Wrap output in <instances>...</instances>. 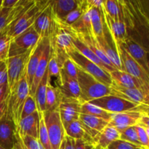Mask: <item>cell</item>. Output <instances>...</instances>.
<instances>
[{
  "label": "cell",
  "instance_id": "obj_41",
  "mask_svg": "<svg viewBox=\"0 0 149 149\" xmlns=\"http://www.w3.org/2000/svg\"><path fill=\"white\" fill-rule=\"evenodd\" d=\"M36 111H37V107H36L35 99L34 97L29 95L23 105V110H22L21 115H20V119L28 116H30Z\"/></svg>",
  "mask_w": 149,
  "mask_h": 149
},
{
  "label": "cell",
  "instance_id": "obj_8",
  "mask_svg": "<svg viewBox=\"0 0 149 149\" xmlns=\"http://www.w3.org/2000/svg\"><path fill=\"white\" fill-rule=\"evenodd\" d=\"M40 41V37L32 26L20 35L12 39L8 58L20 55L33 49Z\"/></svg>",
  "mask_w": 149,
  "mask_h": 149
},
{
  "label": "cell",
  "instance_id": "obj_35",
  "mask_svg": "<svg viewBox=\"0 0 149 149\" xmlns=\"http://www.w3.org/2000/svg\"><path fill=\"white\" fill-rule=\"evenodd\" d=\"M71 27L72 28L74 31L77 32V33L93 34L90 10L84 13V15L77 21H76L75 23L71 25Z\"/></svg>",
  "mask_w": 149,
  "mask_h": 149
},
{
  "label": "cell",
  "instance_id": "obj_57",
  "mask_svg": "<svg viewBox=\"0 0 149 149\" xmlns=\"http://www.w3.org/2000/svg\"><path fill=\"white\" fill-rule=\"evenodd\" d=\"M144 128H145L146 131L147 135H148V138H149V128H147V127H144Z\"/></svg>",
  "mask_w": 149,
  "mask_h": 149
},
{
  "label": "cell",
  "instance_id": "obj_27",
  "mask_svg": "<svg viewBox=\"0 0 149 149\" xmlns=\"http://www.w3.org/2000/svg\"><path fill=\"white\" fill-rule=\"evenodd\" d=\"M51 7L55 15L63 20L79 4V0H55L50 1Z\"/></svg>",
  "mask_w": 149,
  "mask_h": 149
},
{
  "label": "cell",
  "instance_id": "obj_4",
  "mask_svg": "<svg viewBox=\"0 0 149 149\" xmlns=\"http://www.w3.org/2000/svg\"><path fill=\"white\" fill-rule=\"evenodd\" d=\"M30 95V87L26 79V72L17 83L15 89L10 93L8 97L7 113L10 114L17 130V125L20 120V115L23 105L28 96Z\"/></svg>",
  "mask_w": 149,
  "mask_h": 149
},
{
  "label": "cell",
  "instance_id": "obj_3",
  "mask_svg": "<svg viewBox=\"0 0 149 149\" xmlns=\"http://www.w3.org/2000/svg\"><path fill=\"white\" fill-rule=\"evenodd\" d=\"M77 80L81 91L79 100L82 103H89L95 99L111 95L110 87L100 83L79 68Z\"/></svg>",
  "mask_w": 149,
  "mask_h": 149
},
{
  "label": "cell",
  "instance_id": "obj_47",
  "mask_svg": "<svg viewBox=\"0 0 149 149\" xmlns=\"http://www.w3.org/2000/svg\"><path fill=\"white\" fill-rule=\"evenodd\" d=\"M96 146L90 144L83 140H75V149H93Z\"/></svg>",
  "mask_w": 149,
  "mask_h": 149
},
{
  "label": "cell",
  "instance_id": "obj_9",
  "mask_svg": "<svg viewBox=\"0 0 149 149\" xmlns=\"http://www.w3.org/2000/svg\"><path fill=\"white\" fill-rule=\"evenodd\" d=\"M59 18L55 15L49 4L39 15L36 17L33 26L36 33L39 34L40 39L49 38L55 33L58 26Z\"/></svg>",
  "mask_w": 149,
  "mask_h": 149
},
{
  "label": "cell",
  "instance_id": "obj_12",
  "mask_svg": "<svg viewBox=\"0 0 149 149\" xmlns=\"http://www.w3.org/2000/svg\"><path fill=\"white\" fill-rule=\"evenodd\" d=\"M143 114V113L139 110L138 108L122 113H112L111 120L109 122V126L113 127L120 132L129 127L138 125Z\"/></svg>",
  "mask_w": 149,
  "mask_h": 149
},
{
  "label": "cell",
  "instance_id": "obj_59",
  "mask_svg": "<svg viewBox=\"0 0 149 149\" xmlns=\"http://www.w3.org/2000/svg\"><path fill=\"white\" fill-rule=\"evenodd\" d=\"M148 66H149V55H148Z\"/></svg>",
  "mask_w": 149,
  "mask_h": 149
},
{
  "label": "cell",
  "instance_id": "obj_33",
  "mask_svg": "<svg viewBox=\"0 0 149 149\" xmlns=\"http://www.w3.org/2000/svg\"><path fill=\"white\" fill-rule=\"evenodd\" d=\"M88 5H87V0H79V4L76 9L71 12L69 14L67 15L62 20L65 24L68 26H71L73 23H75L76 21L79 20L81 16L90 10Z\"/></svg>",
  "mask_w": 149,
  "mask_h": 149
},
{
  "label": "cell",
  "instance_id": "obj_45",
  "mask_svg": "<svg viewBox=\"0 0 149 149\" xmlns=\"http://www.w3.org/2000/svg\"><path fill=\"white\" fill-rule=\"evenodd\" d=\"M1 2L2 0H0V32L9 24V16L12 10V9L2 8Z\"/></svg>",
  "mask_w": 149,
  "mask_h": 149
},
{
  "label": "cell",
  "instance_id": "obj_5",
  "mask_svg": "<svg viewBox=\"0 0 149 149\" xmlns=\"http://www.w3.org/2000/svg\"><path fill=\"white\" fill-rule=\"evenodd\" d=\"M68 56L76 64L77 68L91 75L100 83L107 87H110L112 84L113 81L111 77L110 73L86 58L76 49L68 53Z\"/></svg>",
  "mask_w": 149,
  "mask_h": 149
},
{
  "label": "cell",
  "instance_id": "obj_29",
  "mask_svg": "<svg viewBox=\"0 0 149 149\" xmlns=\"http://www.w3.org/2000/svg\"><path fill=\"white\" fill-rule=\"evenodd\" d=\"M90 13L92 33L93 36L96 39H101L104 36L103 33L104 20H103V11L95 7H93L90 10Z\"/></svg>",
  "mask_w": 149,
  "mask_h": 149
},
{
  "label": "cell",
  "instance_id": "obj_14",
  "mask_svg": "<svg viewBox=\"0 0 149 149\" xmlns=\"http://www.w3.org/2000/svg\"><path fill=\"white\" fill-rule=\"evenodd\" d=\"M81 105L82 103L79 99H69L63 96L61 97L58 111L63 125H65L73 121L79 120Z\"/></svg>",
  "mask_w": 149,
  "mask_h": 149
},
{
  "label": "cell",
  "instance_id": "obj_40",
  "mask_svg": "<svg viewBox=\"0 0 149 149\" xmlns=\"http://www.w3.org/2000/svg\"><path fill=\"white\" fill-rule=\"evenodd\" d=\"M38 140L41 143L45 149H52L51 148L50 141H49V135H48L46 125L44 120L43 115L39 122V134H38Z\"/></svg>",
  "mask_w": 149,
  "mask_h": 149
},
{
  "label": "cell",
  "instance_id": "obj_28",
  "mask_svg": "<svg viewBox=\"0 0 149 149\" xmlns=\"http://www.w3.org/2000/svg\"><path fill=\"white\" fill-rule=\"evenodd\" d=\"M49 81H50V77H49L48 71L47 70L46 73L42 78V81L39 83L34 95V99L36 101L37 111L39 114L41 115H43V113L46 111L47 86Z\"/></svg>",
  "mask_w": 149,
  "mask_h": 149
},
{
  "label": "cell",
  "instance_id": "obj_48",
  "mask_svg": "<svg viewBox=\"0 0 149 149\" xmlns=\"http://www.w3.org/2000/svg\"><path fill=\"white\" fill-rule=\"evenodd\" d=\"M10 95V91H9L8 84H2L0 85V102L4 101L7 100Z\"/></svg>",
  "mask_w": 149,
  "mask_h": 149
},
{
  "label": "cell",
  "instance_id": "obj_22",
  "mask_svg": "<svg viewBox=\"0 0 149 149\" xmlns=\"http://www.w3.org/2000/svg\"><path fill=\"white\" fill-rule=\"evenodd\" d=\"M58 89L61 95L65 98L80 99L81 91L78 80L61 75L58 79Z\"/></svg>",
  "mask_w": 149,
  "mask_h": 149
},
{
  "label": "cell",
  "instance_id": "obj_60",
  "mask_svg": "<svg viewBox=\"0 0 149 149\" xmlns=\"http://www.w3.org/2000/svg\"><path fill=\"white\" fill-rule=\"evenodd\" d=\"M0 149H5V148H2V147L0 146Z\"/></svg>",
  "mask_w": 149,
  "mask_h": 149
},
{
  "label": "cell",
  "instance_id": "obj_18",
  "mask_svg": "<svg viewBox=\"0 0 149 149\" xmlns=\"http://www.w3.org/2000/svg\"><path fill=\"white\" fill-rule=\"evenodd\" d=\"M79 120L81 122L86 133L94 141L97 135L109 125V122L104 119L83 113H80Z\"/></svg>",
  "mask_w": 149,
  "mask_h": 149
},
{
  "label": "cell",
  "instance_id": "obj_51",
  "mask_svg": "<svg viewBox=\"0 0 149 149\" xmlns=\"http://www.w3.org/2000/svg\"><path fill=\"white\" fill-rule=\"evenodd\" d=\"M18 1L19 0H2L1 7L2 8L13 9Z\"/></svg>",
  "mask_w": 149,
  "mask_h": 149
},
{
  "label": "cell",
  "instance_id": "obj_21",
  "mask_svg": "<svg viewBox=\"0 0 149 149\" xmlns=\"http://www.w3.org/2000/svg\"><path fill=\"white\" fill-rule=\"evenodd\" d=\"M47 39L48 38H45V39H40L37 45L34 47L31 53L30 57H29L27 66H26V79H27L28 84L30 87L31 86L36 68L39 65V61H40L42 53H43Z\"/></svg>",
  "mask_w": 149,
  "mask_h": 149
},
{
  "label": "cell",
  "instance_id": "obj_53",
  "mask_svg": "<svg viewBox=\"0 0 149 149\" xmlns=\"http://www.w3.org/2000/svg\"><path fill=\"white\" fill-rule=\"evenodd\" d=\"M16 138H17V141L14 144L12 149H25L24 144H23V141H22L18 132H17V134H16Z\"/></svg>",
  "mask_w": 149,
  "mask_h": 149
},
{
  "label": "cell",
  "instance_id": "obj_16",
  "mask_svg": "<svg viewBox=\"0 0 149 149\" xmlns=\"http://www.w3.org/2000/svg\"><path fill=\"white\" fill-rule=\"evenodd\" d=\"M109 87L111 95L132 102L138 106H141L143 103L144 93L141 89L127 88L117 85L113 82Z\"/></svg>",
  "mask_w": 149,
  "mask_h": 149
},
{
  "label": "cell",
  "instance_id": "obj_25",
  "mask_svg": "<svg viewBox=\"0 0 149 149\" xmlns=\"http://www.w3.org/2000/svg\"><path fill=\"white\" fill-rule=\"evenodd\" d=\"M63 127L65 129V135L67 136L74 140H83L89 143L96 146L94 140L91 137L89 136L83 129L82 125L79 120L73 121L67 125H63Z\"/></svg>",
  "mask_w": 149,
  "mask_h": 149
},
{
  "label": "cell",
  "instance_id": "obj_30",
  "mask_svg": "<svg viewBox=\"0 0 149 149\" xmlns=\"http://www.w3.org/2000/svg\"><path fill=\"white\" fill-rule=\"evenodd\" d=\"M74 46L76 50H77V52H79L81 55H82L83 56L85 57L86 58H87V59L90 60V61H91L92 62L95 63L96 65L100 66V68H102L103 69L108 71V70L106 69V65H105L104 64H103V63L100 61V58H99L98 57H97V55H96L88 47L86 46L81 41H80L78 38L76 37L75 35H74ZM108 72H109V71H108Z\"/></svg>",
  "mask_w": 149,
  "mask_h": 149
},
{
  "label": "cell",
  "instance_id": "obj_39",
  "mask_svg": "<svg viewBox=\"0 0 149 149\" xmlns=\"http://www.w3.org/2000/svg\"><path fill=\"white\" fill-rule=\"evenodd\" d=\"M119 133H120V138H119L120 140L127 141V142L133 143L135 145L142 146L141 143H140L139 140H138V134H137L135 126L129 127L121 131Z\"/></svg>",
  "mask_w": 149,
  "mask_h": 149
},
{
  "label": "cell",
  "instance_id": "obj_26",
  "mask_svg": "<svg viewBox=\"0 0 149 149\" xmlns=\"http://www.w3.org/2000/svg\"><path fill=\"white\" fill-rule=\"evenodd\" d=\"M120 138V133L113 127L108 125L100 132L95 139L96 146L100 149H107L108 147L115 141Z\"/></svg>",
  "mask_w": 149,
  "mask_h": 149
},
{
  "label": "cell",
  "instance_id": "obj_63",
  "mask_svg": "<svg viewBox=\"0 0 149 149\" xmlns=\"http://www.w3.org/2000/svg\"><path fill=\"white\" fill-rule=\"evenodd\" d=\"M0 61H1V60H0Z\"/></svg>",
  "mask_w": 149,
  "mask_h": 149
},
{
  "label": "cell",
  "instance_id": "obj_15",
  "mask_svg": "<svg viewBox=\"0 0 149 149\" xmlns=\"http://www.w3.org/2000/svg\"><path fill=\"white\" fill-rule=\"evenodd\" d=\"M74 35L76 37L78 38L80 41L83 42L86 46L88 47L97 57L100 59V61L103 63L106 67V69L108 70L109 73L116 70V68L113 66L109 58L105 55L104 52L102 49L100 44L97 42V39L93 36V34H89V33H77L74 31Z\"/></svg>",
  "mask_w": 149,
  "mask_h": 149
},
{
  "label": "cell",
  "instance_id": "obj_38",
  "mask_svg": "<svg viewBox=\"0 0 149 149\" xmlns=\"http://www.w3.org/2000/svg\"><path fill=\"white\" fill-rule=\"evenodd\" d=\"M47 71L49 77H55L58 79L61 76V65L58 62L57 53L52 49H51L50 57L48 63Z\"/></svg>",
  "mask_w": 149,
  "mask_h": 149
},
{
  "label": "cell",
  "instance_id": "obj_56",
  "mask_svg": "<svg viewBox=\"0 0 149 149\" xmlns=\"http://www.w3.org/2000/svg\"><path fill=\"white\" fill-rule=\"evenodd\" d=\"M4 63H5V61H0V69H1L2 65L4 64Z\"/></svg>",
  "mask_w": 149,
  "mask_h": 149
},
{
  "label": "cell",
  "instance_id": "obj_2",
  "mask_svg": "<svg viewBox=\"0 0 149 149\" xmlns=\"http://www.w3.org/2000/svg\"><path fill=\"white\" fill-rule=\"evenodd\" d=\"M50 1H34L33 4L27 9L20 17L9 24L4 30L11 39H13L31 27L36 17L49 5Z\"/></svg>",
  "mask_w": 149,
  "mask_h": 149
},
{
  "label": "cell",
  "instance_id": "obj_20",
  "mask_svg": "<svg viewBox=\"0 0 149 149\" xmlns=\"http://www.w3.org/2000/svg\"><path fill=\"white\" fill-rule=\"evenodd\" d=\"M124 47L127 49L133 59L141 65L149 77V66L148 58V55L141 46L132 42L131 39L127 37L123 42H121Z\"/></svg>",
  "mask_w": 149,
  "mask_h": 149
},
{
  "label": "cell",
  "instance_id": "obj_19",
  "mask_svg": "<svg viewBox=\"0 0 149 149\" xmlns=\"http://www.w3.org/2000/svg\"><path fill=\"white\" fill-rule=\"evenodd\" d=\"M50 53L51 47L50 44H49V39H47L45 49H44L43 53H42V57H41L40 61H39V65H38L37 68H36L31 86L30 87V95L32 96L33 97H34V95L35 93H36V89H37L40 81H42L43 77L45 76L47 70L48 63H49Z\"/></svg>",
  "mask_w": 149,
  "mask_h": 149
},
{
  "label": "cell",
  "instance_id": "obj_54",
  "mask_svg": "<svg viewBox=\"0 0 149 149\" xmlns=\"http://www.w3.org/2000/svg\"><path fill=\"white\" fill-rule=\"evenodd\" d=\"M138 125H141V126L144 127L149 128V116L148 115L143 113L141 117V120H140L139 124Z\"/></svg>",
  "mask_w": 149,
  "mask_h": 149
},
{
  "label": "cell",
  "instance_id": "obj_61",
  "mask_svg": "<svg viewBox=\"0 0 149 149\" xmlns=\"http://www.w3.org/2000/svg\"><path fill=\"white\" fill-rule=\"evenodd\" d=\"M24 148H25V149H28L27 148H26V146H25V145H24Z\"/></svg>",
  "mask_w": 149,
  "mask_h": 149
},
{
  "label": "cell",
  "instance_id": "obj_52",
  "mask_svg": "<svg viewBox=\"0 0 149 149\" xmlns=\"http://www.w3.org/2000/svg\"><path fill=\"white\" fill-rule=\"evenodd\" d=\"M7 106H8V98L6 100H4V101L0 102V119L2 118V116L7 112Z\"/></svg>",
  "mask_w": 149,
  "mask_h": 149
},
{
  "label": "cell",
  "instance_id": "obj_1",
  "mask_svg": "<svg viewBox=\"0 0 149 149\" xmlns=\"http://www.w3.org/2000/svg\"><path fill=\"white\" fill-rule=\"evenodd\" d=\"M127 37L141 46L149 55V15L141 0H120Z\"/></svg>",
  "mask_w": 149,
  "mask_h": 149
},
{
  "label": "cell",
  "instance_id": "obj_62",
  "mask_svg": "<svg viewBox=\"0 0 149 149\" xmlns=\"http://www.w3.org/2000/svg\"><path fill=\"white\" fill-rule=\"evenodd\" d=\"M148 149H149V146H148Z\"/></svg>",
  "mask_w": 149,
  "mask_h": 149
},
{
  "label": "cell",
  "instance_id": "obj_55",
  "mask_svg": "<svg viewBox=\"0 0 149 149\" xmlns=\"http://www.w3.org/2000/svg\"><path fill=\"white\" fill-rule=\"evenodd\" d=\"M143 3L144 6H145L147 12L148 13V15H149V0L148 1H143Z\"/></svg>",
  "mask_w": 149,
  "mask_h": 149
},
{
  "label": "cell",
  "instance_id": "obj_13",
  "mask_svg": "<svg viewBox=\"0 0 149 149\" xmlns=\"http://www.w3.org/2000/svg\"><path fill=\"white\" fill-rule=\"evenodd\" d=\"M17 127L7 111L0 119V146L5 149H12L17 141Z\"/></svg>",
  "mask_w": 149,
  "mask_h": 149
},
{
  "label": "cell",
  "instance_id": "obj_24",
  "mask_svg": "<svg viewBox=\"0 0 149 149\" xmlns=\"http://www.w3.org/2000/svg\"><path fill=\"white\" fill-rule=\"evenodd\" d=\"M110 75L113 82L121 87L127 88H138L142 90L143 87L146 84L124 71L116 69L111 72Z\"/></svg>",
  "mask_w": 149,
  "mask_h": 149
},
{
  "label": "cell",
  "instance_id": "obj_36",
  "mask_svg": "<svg viewBox=\"0 0 149 149\" xmlns=\"http://www.w3.org/2000/svg\"><path fill=\"white\" fill-rule=\"evenodd\" d=\"M12 39L7 35V31L3 29L0 32V60L5 61L8 58L9 49Z\"/></svg>",
  "mask_w": 149,
  "mask_h": 149
},
{
  "label": "cell",
  "instance_id": "obj_31",
  "mask_svg": "<svg viewBox=\"0 0 149 149\" xmlns=\"http://www.w3.org/2000/svg\"><path fill=\"white\" fill-rule=\"evenodd\" d=\"M61 94L58 87H55L50 84V81L47 83L46 92V111L55 110L58 109L61 101Z\"/></svg>",
  "mask_w": 149,
  "mask_h": 149
},
{
  "label": "cell",
  "instance_id": "obj_50",
  "mask_svg": "<svg viewBox=\"0 0 149 149\" xmlns=\"http://www.w3.org/2000/svg\"><path fill=\"white\" fill-rule=\"evenodd\" d=\"M142 90L144 93V100L142 105L149 106V84H146L143 87Z\"/></svg>",
  "mask_w": 149,
  "mask_h": 149
},
{
  "label": "cell",
  "instance_id": "obj_42",
  "mask_svg": "<svg viewBox=\"0 0 149 149\" xmlns=\"http://www.w3.org/2000/svg\"><path fill=\"white\" fill-rule=\"evenodd\" d=\"M107 149H145L143 147L135 145L127 141L117 140L115 141L108 147Z\"/></svg>",
  "mask_w": 149,
  "mask_h": 149
},
{
  "label": "cell",
  "instance_id": "obj_23",
  "mask_svg": "<svg viewBox=\"0 0 149 149\" xmlns=\"http://www.w3.org/2000/svg\"><path fill=\"white\" fill-rule=\"evenodd\" d=\"M103 15V19L109 29V32L113 38L115 43H121L123 42L127 38L126 26L124 20H116L111 17L105 10H102Z\"/></svg>",
  "mask_w": 149,
  "mask_h": 149
},
{
  "label": "cell",
  "instance_id": "obj_17",
  "mask_svg": "<svg viewBox=\"0 0 149 149\" xmlns=\"http://www.w3.org/2000/svg\"><path fill=\"white\" fill-rule=\"evenodd\" d=\"M42 115L37 111L34 112L30 116L21 119L17 125V132L20 137L28 135L38 138L39 122Z\"/></svg>",
  "mask_w": 149,
  "mask_h": 149
},
{
  "label": "cell",
  "instance_id": "obj_58",
  "mask_svg": "<svg viewBox=\"0 0 149 149\" xmlns=\"http://www.w3.org/2000/svg\"><path fill=\"white\" fill-rule=\"evenodd\" d=\"M93 149H100V148H99V147H97V146H95V147H94V148H93Z\"/></svg>",
  "mask_w": 149,
  "mask_h": 149
},
{
  "label": "cell",
  "instance_id": "obj_32",
  "mask_svg": "<svg viewBox=\"0 0 149 149\" xmlns=\"http://www.w3.org/2000/svg\"><path fill=\"white\" fill-rule=\"evenodd\" d=\"M80 113L104 119V120L107 121L108 122H109V121L111 120V118L112 116V113H109L103 109L97 107L96 106H94L90 103H82L81 106Z\"/></svg>",
  "mask_w": 149,
  "mask_h": 149
},
{
  "label": "cell",
  "instance_id": "obj_34",
  "mask_svg": "<svg viewBox=\"0 0 149 149\" xmlns=\"http://www.w3.org/2000/svg\"><path fill=\"white\" fill-rule=\"evenodd\" d=\"M103 10L106 13L116 20H124L123 13L119 1L114 0H104Z\"/></svg>",
  "mask_w": 149,
  "mask_h": 149
},
{
  "label": "cell",
  "instance_id": "obj_43",
  "mask_svg": "<svg viewBox=\"0 0 149 149\" xmlns=\"http://www.w3.org/2000/svg\"><path fill=\"white\" fill-rule=\"evenodd\" d=\"M20 138H21L25 146L28 149H45L43 146L38 140V138L28 136V135H25V136L20 137Z\"/></svg>",
  "mask_w": 149,
  "mask_h": 149
},
{
  "label": "cell",
  "instance_id": "obj_6",
  "mask_svg": "<svg viewBox=\"0 0 149 149\" xmlns=\"http://www.w3.org/2000/svg\"><path fill=\"white\" fill-rule=\"evenodd\" d=\"M43 118L49 135L51 148L61 149L65 132L58 109L50 111H45L43 113Z\"/></svg>",
  "mask_w": 149,
  "mask_h": 149
},
{
  "label": "cell",
  "instance_id": "obj_37",
  "mask_svg": "<svg viewBox=\"0 0 149 149\" xmlns=\"http://www.w3.org/2000/svg\"><path fill=\"white\" fill-rule=\"evenodd\" d=\"M61 75L69 77L71 79H77L78 77V68L76 64L70 59L67 58L63 63L61 68Z\"/></svg>",
  "mask_w": 149,
  "mask_h": 149
},
{
  "label": "cell",
  "instance_id": "obj_10",
  "mask_svg": "<svg viewBox=\"0 0 149 149\" xmlns=\"http://www.w3.org/2000/svg\"><path fill=\"white\" fill-rule=\"evenodd\" d=\"M89 103L103 109L110 113H122V112L136 109L139 106L132 102L111 95L95 99Z\"/></svg>",
  "mask_w": 149,
  "mask_h": 149
},
{
  "label": "cell",
  "instance_id": "obj_44",
  "mask_svg": "<svg viewBox=\"0 0 149 149\" xmlns=\"http://www.w3.org/2000/svg\"><path fill=\"white\" fill-rule=\"evenodd\" d=\"M135 129H136L138 140H139L141 146L145 149H148L149 146V138L145 128L141 125H135Z\"/></svg>",
  "mask_w": 149,
  "mask_h": 149
},
{
  "label": "cell",
  "instance_id": "obj_7",
  "mask_svg": "<svg viewBox=\"0 0 149 149\" xmlns=\"http://www.w3.org/2000/svg\"><path fill=\"white\" fill-rule=\"evenodd\" d=\"M32 50L33 49H31L22 55L10 57L5 61L7 67V84L10 93L15 89L17 83L26 72L28 61Z\"/></svg>",
  "mask_w": 149,
  "mask_h": 149
},
{
  "label": "cell",
  "instance_id": "obj_46",
  "mask_svg": "<svg viewBox=\"0 0 149 149\" xmlns=\"http://www.w3.org/2000/svg\"><path fill=\"white\" fill-rule=\"evenodd\" d=\"M61 149H75V140L65 135L61 146Z\"/></svg>",
  "mask_w": 149,
  "mask_h": 149
},
{
  "label": "cell",
  "instance_id": "obj_11",
  "mask_svg": "<svg viewBox=\"0 0 149 149\" xmlns=\"http://www.w3.org/2000/svg\"><path fill=\"white\" fill-rule=\"evenodd\" d=\"M116 49L119 53L123 70L135 77L144 84H149V77L142 67L133 59L121 43L116 44Z\"/></svg>",
  "mask_w": 149,
  "mask_h": 149
},
{
  "label": "cell",
  "instance_id": "obj_49",
  "mask_svg": "<svg viewBox=\"0 0 149 149\" xmlns=\"http://www.w3.org/2000/svg\"><path fill=\"white\" fill-rule=\"evenodd\" d=\"M7 83V67H6V63L0 69V85Z\"/></svg>",
  "mask_w": 149,
  "mask_h": 149
}]
</instances>
